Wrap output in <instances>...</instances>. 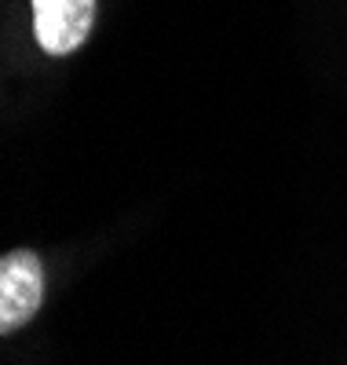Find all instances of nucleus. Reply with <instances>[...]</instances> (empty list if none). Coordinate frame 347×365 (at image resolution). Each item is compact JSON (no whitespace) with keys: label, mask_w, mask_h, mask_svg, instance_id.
<instances>
[{"label":"nucleus","mask_w":347,"mask_h":365,"mask_svg":"<svg viewBox=\"0 0 347 365\" xmlns=\"http://www.w3.org/2000/svg\"><path fill=\"white\" fill-rule=\"evenodd\" d=\"M44 303V263L37 252L15 249L0 259V332H15Z\"/></svg>","instance_id":"nucleus-1"},{"label":"nucleus","mask_w":347,"mask_h":365,"mask_svg":"<svg viewBox=\"0 0 347 365\" xmlns=\"http://www.w3.org/2000/svg\"><path fill=\"white\" fill-rule=\"evenodd\" d=\"M96 22V0H34V37L48 55L77 51Z\"/></svg>","instance_id":"nucleus-2"}]
</instances>
